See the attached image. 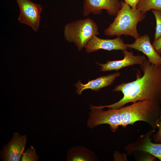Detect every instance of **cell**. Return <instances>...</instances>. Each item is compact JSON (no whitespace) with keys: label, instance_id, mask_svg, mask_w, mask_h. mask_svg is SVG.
<instances>
[{"label":"cell","instance_id":"obj_1","mask_svg":"<svg viewBox=\"0 0 161 161\" xmlns=\"http://www.w3.org/2000/svg\"><path fill=\"white\" fill-rule=\"evenodd\" d=\"M140 65L143 72V76L137 73L135 80L122 83L113 89V92L120 91L123 93L122 98L112 104L97 107L102 109H118L128 103L139 100L151 101L160 105L161 65H154L146 59Z\"/></svg>","mask_w":161,"mask_h":161},{"label":"cell","instance_id":"obj_2","mask_svg":"<svg viewBox=\"0 0 161 161\" xmlns=\"http://www.w3.org/2000/svg\"><path fill=\"white\" fill-rule=\"evenodd\" d=\"M120 108L121 126L123 127L138 121H143L155 130L161 120L160 105L151 101L139 100Z\"/></svg>","mask_w":161,"mask_h":161},{"label":"cell","instance_id":"obj_3","mask_svg":"<svg viewBox=\"0 0 161 161\" xmlns=\"http://www.w3.org/2000/svg\"><path fill=\"white\" fill-rule=\"evenodd\" d=\"M121 7L113 21L104 31L105 35L120 37L130 35L135 39L140 37L137 30L138 23L143 21L145 15L137 8L133 9L121 1Z\"/></svg>","mask_w":161,"mask_h":161},{"label":"cell","instance_id":"obj_4","mask_svg":"<svg viewBox=\"0 0 161 161\" xmlns=\"http://www.w3.org/2000/svg\"><path fill=\"white\" fill-rule=\"evenodd\" d=\"M99 34L97 24L89 18L66 24L64 31L65 39L74 43L79 51L85 48L94 36Z\"/></svg>","mask_w":161,"mask_h":161},{"label":"cell","instance_id":"obj_5","mask_svg":"<svg viewBox=\"0 0 161 161\" xmlns=\"http://www.w3.org/2000/svg\"><path fill=\"white\" fill-rule=\"evenodd\" d=\"M91 111L89 113L87 121V126L91 128L99 125L107 124L109 125L111 130L115 131L118 126H121V109H109L104 111L95 106H91Z\"/></svg>","mask_w":161,"mask_h":161},{"label":"cell","instance_id":"obj_6","mask_svg":"<svg viewBox=\"0 0 161 161\" xmlns=\"http://www.w3.org/2000/svg\"><path fill=\"white\" fill-rule=\"evenodd\" d=\"M20 13L18 20L20 23L30 27L35 31L38 30L42 7L30 0H16Z\"/></svg>","mask_w":161,"mask_h":161},{"label":"cell","instance_id":"obj_7","mask_svg":"<svg viewBox=\"0 0 161 161\" xmlns=\"http://www.w3.org/2000/svg\"><path fill=\"white\" fill-rule=\"evenodd\" d=\"M154 131V129L150 130L147 134L141 135L135 142L126 146L125 148L126 153L129 154L137 151L147 153L161 161V143H153L150 137Z\"/></svg>","mask_w":161,"mask_h":161},{"label":"cell","instance_id":"obj_8","mask_svg":"<svg viewBox=\"0 0 161 161\" xmlns=\"http://www.w3.org/2000/svg\"><path fill=\"white\" fill-rule=\"evenodd\" d=\"M121 7L119 0H84L83 14L85 17L91 13L98 15L105 10L110 15L116 16Z\"/></svg>","mask_w":161,"mask_h":161},{"label":"cell","instance_id":"obj_9","mask_svg":"<svg viewBox=\"0 0 161 161\" xmlns=\"http://www.w3.org/2000/svg\"><path fill=\"white\" fill-rule=\"evenodd\" d=\"M26 135L15 132L10 140L1 151V159L5 161H20L27 141Z\"/></svg>","mask_w":161,"mask_h":161},{"label":"cell","instance_id":"obj_10","mask_svg":"<svg viewBox=\"0 0 161 161\" xmlns=\"http://www.w3.org/2000/svg\"><path fill=\"white\" fill-rule=\"evenodd\" d=\"M124 58L121 60L107 61L105 64L96 63L100 66L101 71L106 72L113 70L117 71L127 66L135 64L140 65L146 59L145 56L134 55L133 52L129 51L126 49L123 51Z\"/></svg>","mask_w":161,"mask_h":161},{"label":"cell","instance_id":"obj_11","mask_svg":"<svg viewBox=\"0 0 161 161\" xmlns=\"http://www.w3.org/2000/svg\"><path fill=\"white\" fill-rule=\"evenodd\" d=\"M85 48L88 53L100 49L108 51L126 49L127 47L123 40L120 37L113 39H103L94 36L87 43Z\"/></svg>","mask_w":161,"mask_h":161},{"label":"cell","instance_id":"obj_12","mask_svg":"<svg viewBox=\"0 0 161 161\" xmlns=\"http://www.w3.org/2000/svg\"><path fill=\"white\" fill-rule=\"evenodd\" d=\"M135 39L133 43L126 44L127 47L142 52L147 57L151 63L161 65V57L156 51L151 44L149 35L145 34Z\"/></svg>","mask_w":161,"mask_h":161},{"label":"cell","instance_id":"obj_13","mask_svg":"<svg viewBox=\"0 0 161 161\" xmlns=\"http://www.w3.org/2000/svg\"><path fill=\"white\" fill-rule=\"evenodd\" d=\"M121 73L117 72L106 76H101L94 80H89L85 84L79 81L75 84L77 89L76 92L79 95L85 89H90L92 90L97 91L101 89L111 86L117 77L120 76Z\"/></svg>","mask_w":161,"mask_h":161},{"label":"cell","instance_id":"obj_14","mask_svg":"<svg viewBox=\"0 0 161 161\" xmlns=\"http://www.w3.org/2000/svg\"><path fill=\"white\" fill-rule=\"evenodd\" d=\"M137 8L144 14L151 10H161V0H140Z\"/></svg>","mask_w":161,"mask_h":161},{"label":"cell","instance_id":"obj_15","mask_svg":"<svg viewBox=\"0 0 161 161\" xmlns=\"http://www.w3.org/2000/svg\"><path fill=\"white\" fill-rule=\"evenodd\" d=\"M39 158V156L36 153L35 149L30 145L23 152L21 160L22 161H37Z\"/></svg>","mask_w":161,"mask_h":161},{"label":"cell","instance_id":"obj_16","mask_svg":"<svg viewBox=\"0 0 161 161\" xmlns=\"http://www.w3.org/2000/svg\"><path fill=\"white\" fill-rule=\"evenodd\" d=\"M154 14L156 20V27L154 34V41L161 36V10L157 9L151 10Z\"/></svg>","mask_w":161,"mask_h":161},{"label":"cell","instance_id":"obj_17","mask_svg":"<svg viewBox=\"0 0 161 161\" xmlns=\"http://www.w3.org/2000/svg\"><path fill=\"white\" fill-rule=\"evenodd\" d=\"M152 45L156 51L160 55L161 53V36L157 39L154 41Z\"/></svg>","mask_w":161,"mask_h":161},{"label":"cell","instance_id":"obj_18","mask_svg":"<svg viewBox=\"0 0 161 161\" xmlns=\"http://www.w3.org/2000/svg\"><path fill=\"white\" fill-rule=\"evenodd\" d=\"M159 130L157 133L154 136L153 139L156 143H161V120L158 124Z\"/></svg>","mask_w":161,"mask_h":161},{"label":"cell","instance_id":"obj_19","mask_svg":"<svg viewBox=\"0 0 161 161\" xmlns=\"http://www.w3.org/2000/svg\"><path fill=\"white\" fill-rule=\"evenodd\" d=\"M140 0H124V2L133 9L137 8Z\"/></svg>","mask_w":161,"mask_h":161}]
</instances>
